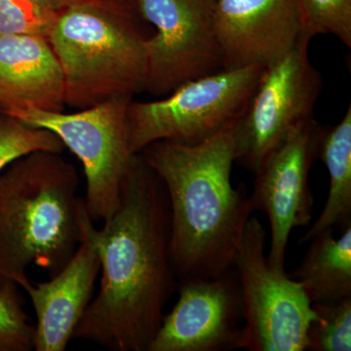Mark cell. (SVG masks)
<instances>
[{"instance_id": "obj_1", "label": "cell", "mask_w": 351, "mask_h": 351, "mask_svg": "<svg viewBox=\"0 0 351 351\" xmlns=\"http://www.w3.org/2000/svg\"><path fill=\"white\" fill-rule=\"evenodd\" d=\"M93 221L84 202L80 226L98 252L101 276L73 339L110 350L147 351L178 279L170 256L167 193L140 154L133 157L117 211L101 230Z\"/></svg>"}, {"instance_id": "obj_2", "label": "cell", "mask_w": 351, "mask_h": 351, "mask_svg": "<svg viewBox=\"0 0 351 351\" xmlns=\"http://www.w3.org/2000/svg\"><path fill=\"white\" fill-rule=\"evenodd\" d=\"M235 121L198 144L158 141L140 152L169 200L178 281L214 278L234 263L253 212L246 186H232Z\"/></svg>"}, {"instance_id": "obj_3", "label": "cell", "mask_w": 351, "mask_h": 351, "mask_svg": "<svg viewBox=\"0 0 351 351\" xmlns=\"http://www.w3.org/2000/svg\"><path fill=\"white\" fill-rule=\"evenodd\" d=\"M78 184L61 152H31L0 174V278L24 290L31 265L52 277L71 260L82 239Z\"/></svg>"}, {"instance_id": "obj_4", "label": "cell", "mask_w": 351, "mask_h": 351, "mask_svg": "<svg viewBox=\"0 0 351 351\" xmlns=\"http://www.w3.org/2000/svg\"><path fill=\"white\" fill-rule=\"evenodd\" d=\"M134 12L86 4L58 16L47 38L63 71L64 105L84 110L145 91L147 38Z\"/></svg>"}, {"instance_id": "obj_5", "label": "cell", "mask_w": 351, "mask_h": 351, "mask_svg": "<svg viewBox=\"0 0 351 351\" xmlns=\"http://www.w3.org/2000/svg\"><path fill=\"white\" fill-rule=\"evenodd\" d=\"M265 66L223 69L176 88L160 100L127 110L132 154L158 141L198 144L241 117Z\"/></svg>"}, {"instance_id": "obj_6", "label": "cell", "mask_w": 351, "mask_h": 351, "mask_svg": "<svg viewBox=\"0 0 351 351\" xmlns=\"http://www.w3.org/2000/svg\"><path fill=\"white\" fill-rule=\"evenodd\" d=\"M130 97H119L73 113L27 108L10 117L54 133L82 163L85 206L93 221L117 211L132 160L127 110Z\"/></svg>"}, {"instance_id": "obj_7", "label": "cell", "mask_w": 351, "mask_h": 351, "mask_svg": "<svg viewBox=\"0 0 351 351\" xmlns=\"http://www.w3.org/2000/svg\"><path fill=\"white\" fill-rule=\"evenodd\" d=\"M267 232L250 217L233 269L239 277L244 324L240 348L250 351H304L306 332L315 319L313 304L285 270L271 267L265 256Z\"/></svg>"}, {"instance_id": "obj_8", "label": "cell", "mask_w": 351, "mask_h": 351, "mask_svg": "<svg viewBox=\"0 0 351 351\" xmlns=\"http://www.w3.org/2000/svg\"><path fill=\"white\" fill-rule=\"evenodd\" d=\"M301 40L286 56L265 68L248 106L234 124L235 163L255 172L290 131L313 117L323 78Z\"/></svg>"}, {"instance_id": "obj_9", "label": "cell", "mask_w": 351, "mask_h": 351, "mask_svg": "<svg viewBox=\"0 0 351 351\" xmlns=\"http://www.w3.org/2000/svg\"><path fill=\"white\" fill-rule=\"evenodd\" d=\"M215 0H135L136 12L156 27L145 39V91L166 96L184 83L223 69L214 27Z\"/></svg>"}, {"instance_id": "obj_10", "label": "cell", "mask_w": 351, "mask_h": 351, "mask_svg": "<svg viewBox=\"0 0 351 351\" xmlns=\"http://www.w3.org/2000/svg\"><path fill=\"white\" fill-rule=\"evenodd\" d=\"M323 126L313 117L298 124L253 173L252 210L267 215L270 226L267 260L285 270L289 237L295 228L313 219V195L309 186L311 166L319 156Z\"/></svg>"}, {"instance_id": "obj_11", "label": "cell", "mask_w": 351, "mask_h": 351, "mask_svg": "<svg viewBox=\"0 0 351 351\" xmlns=\"http://www.w3.org/2000/svg\"><path fill=\"white\" fill-rule=\"evenodd\" d=\"M177 289L179 299L147 351L239 350L243 302L233 267L214 278L182 279Z\"/></svg>"}, {"instance_id": "obj_12", "label": "cell", "mask_w": 351, "mask_h": 351, "mask_svg": "<svg viewBox=\"0 0 351 351\" xmlns=\"http://www.w3.org/2000/svg\"><path fill=\"white\" fill-rule=\"evenodd\" d=\"M213 16L223 69L267 68L302 38L295 0H215Z\"/></svg>"}, {"instance_id": "obj_13", "label": "cell", "mask_w": 351, "mask_h": 351, "mask_svg": "<svg viewBox=\"0 0 351 351\" xmlns=\"http://www.w3.org/2000/svg\"><path fill=\"white\" fill-rule=\"evenodd\" d=\"M100 270L96 247L82 228L80 243L63 269L46 282H31L24 289L36 315L34 350H66L91 302Z\"/></svg>"}, {"instance_id": "obj_14", "label": "cell", "mask_w": 351, "mask_h": 351, "mask_svg": "<svg viewBox=\"0 0 351 351\" xmlns=\"http://www.w3.org/2000/svg\"><path fill=\"white\" fill-rule=\"evenodd\" d=\"M64 75L46 36H0V112L27 108L62 112Z\"/></svg>"}, {"instance_id": "obj_15", "label": "cell", "mask_w": 351, "mask_h": 351, "mask_svg": "<svg viewBox=\"0 0 351 351\" xmlns=\"http://www.w3.org/2000/svg\"><path fill=\"white\" fill-rule=\"evenodd\" d=\"M299 267L290 274L311 304H332L351 297V225L335 237L327 228L311 240Z\"/></svg>"}, {"instance_id": "obj_16", "label": "cell", "mask_w": 351, "mask_h": 351, "mask_svg": "<svg viewBox=\"0 0 351 351\" xmlns=\"http://www.w3.org/2000/svg\"><path fill=\"white\" fill-rule=\"evenodd\" d=\"M330 178L329 195L315 223L299 240L311 241L327 228L351 225V105L343 119L334 126H323L319 156Z\"/></svg>"}, {"instance_id": "obj_17", "label": "cell", "mask_w": 351, "mask_h": 351, "mask_svg": "<svg viewBox=\"0 0 351 351\" xmlns=\"http://www.w3.org/2000/svg\"><path fill=\"white\" fill-rule=\"evenodd\" d=\"M315 319L306 332V350H351V297L332 304H313Z\"/></svg>"}, {"instance_id": "obj_18", "label": "cell", "mask_w": 351, "mask_h": 351, "mask_svg": "<svg viewBox=\"0 0 351 351\" xmlns=\"http://www.w3.org/2000/svg\"><path fill=\"white\" fill-rule=\"evenodd\" d=\"M64 149L62 141L52 132L0 112V174L25 154L36 151L62 152Z\"/></svg>"}, {"instance_id": "obj_19", "label": "cell", "mask_w": 351, "mask_h": 351, "mask_svg": "<svg viewBox=\"0 0 351 351\" xmlns=\"http://www.w3.org/2000/svg\"><path fill=\"white\" fill-rule=\"evenodd\" d=\"M302 36L332 34L351 48V0H295Z\"/></svg>"}, {"instance_id": "obj_20", "label": "cell", "mask_w": 351, "mask_h": 351, "mask_svg": "<svg viewBox=\"0 0 351 351\" xmlns=\"http://www.w3.org/2000/svg\"><path fill=\"white\" fill-rule=\"evenodd\" d=\"M24 304L17 284L9 279L0 283V351L34 350L36 327Z\"/></svg>"}, {"instance_id": "obj_21", "label": "cell", "mask_w": 351, "mask_h": 351, "mask_svg": "<svg viewBox=\"0 0 351 351\" xmlns=\"http://www.w3.org/2000/svg\"><path fill=\"white\" fill-rule=\"evenodd\" d=\"M57 17L32 0H0V36L36 34L48 38Z\"/></svg>"}, {"instance_id": "obj_22", "label": "cell", "mask_w": 351, "mask_h": 351, "mask_svg": "<svg viewBox=\"0 0 351 351\" xmlns=\"http://www.w3.org/2000/svg\"><path fill=\"white\" fill-rule=\"evenodd\" d=\"M32 1L40 7V8L44 9V10L55 14L57 16L66 12L69 9L73 8V7L86 5V4L125 7L120 4L117 0H32Z\"/></svg>"}, {"instance_id": "obj_23", "label": "cell", "mask_w": 351, "mask_h": 351, "mask_svg": "<svg viewBox=\"0 0 351 351\" xmlns=\"http://www.w3.org/2000/svg\"><path fill=\"white\" fill-rule=\"evenodd\" d=\"M117 1L122 4V5L127 7V8L135 10V0H117Z\"/></svg>"}, {"instance_id": "obj_24", "label": "cell", "mask_w": 351, "mask_h": 351, "mask_svg": "<svg viewBox=\"0 0 351 351\" xmlns=\"http://www.w3.org/2000/svg\"><path fill=\"white\" fill-rule=\"evenodd\" d=\"M3 280H5V279L0 278V283H1V282H2V281H3Z\"/></svg>"}]
</instances>
